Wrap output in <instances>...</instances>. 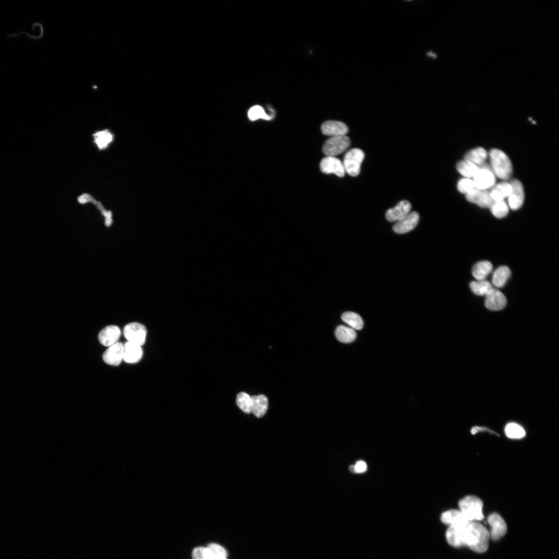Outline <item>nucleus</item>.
Segmentation results:
<instances>
[{
    "label": "nucleus",
    "instance_id": "1",
    "mask_svg": "<svg viewBox=\"0 0 559 559\" xmlns=\"http://www.w3.org/2000/svg\"><path fill=\"white\" fill-rule=\"evenodd\" d=\"M490 538L488 530L478 522H471L463 532V543L473 551L483 553L488 548Z\"/></svg>",
    "mask_w": 559,
    "mask_h": 559
},
{
    "label": "nucleus",
    "instance_id": "2",
    "mask_svg": "<svg viewBox=\"0 0 559 559\" xmlns=\"http://www.w3.org/2000/svg\"><path fill=\"white\" fill-rule=\"evenodd\" d=\"M491 168L494 175L504 180H508L513 172V166L508 156L499 150H492L489 153Z\"/></svg>",
    "mask_w": 559,
    "mask_h": 559
},
{
    "label": "nucleus",
    "instance_id": "3",
    "mask_svg": "<svg viewBox=\"0 0 559 559\" xmlns=\"http://www.w3.org/2000/svg\"><path fill=\"white\" fill-rule=\"evenodd\" d=\"M459 507L461 512L471 522L479 521L484 519L483 503L478 497L470 495L460 501Z\"/></svg>",
    "mask_w": 559,
    "mask_h": 559
},
{
    "label": "nucleus",
    "instance_id": "4",
    "mask_svg": "<svg viewBox=\"0 0 559 559\" xmlns=\"http://www.w3.org/2000/svg\"><path fill=\"white\" fill-rule=\"evenodd\" d=\"M364 152L358 148L349 150L345 155L344 167L349 175L356 177L360 173L361 165L365 159Z\"/></svg>",
    "mask_w": 559,
    "mask_h": 559
},
{
    "label": "nucleus",
    "instance_id": "5",
    "mask_svg": "<svg viewBox=\"0 0 559 559\" xmlns=\"http://www.w3.org/2000/svg\"><path fill=\"white\" fill-rule=\"evenodd\" d=\"M351 145V140L346 135L331 137L325 143L322 151L327 156H334L344 152Z\"/></svg>",
    "mask_w": 559,
    "mask_h": 559
},
{
    "label": "nucleus",
    "instance_id": "6",
    "mask_svg": "<svg viewBox=\"0 0 559 559\" xmlns=\"http://www.w3.org/2000/svg\"><path fill=\"white\" fill-rule=\"evenodd\" d=\"M124 333L128 342L141 346L146 343L147 329L141 323H129L125 327Z\"/></svg>",
    "mask_w": 559,
    "mask_h": 559
},
{
    "label": "nucleus",
    "instance_id": "7",
    "mask_svg": "<svg viewBox=\"0 0 559 559\" xmlns=\"http://www.w3.org/2000/svg\"><path fill=\"white\" fill-rule=\"evenodd\" d=\"M488 522L491 528V531L489 532L492 540L496 541L500 539L507 532V525L499 514H491L488 518Z\"/></svg>",
    "mask_w": 559,
    "mask_h": 559
},
{
    "label": "nucleus",
    "instance_id": "8",
    "mask_svg": "<svg viewBox=\"0 0 559 559\" xmlns=\"http://www.w3.org/2000/svg\"><path fill=\"white\" fill-rule=\"evenodd\" d=\"M320 169L323 173H334L339 177H343L345 172L343 163L334 156H326L320 163Z\"/></svg>",
    "mask_w": 559,
    "mask_h": 559
},
{
    "label": "nucleus",
    "instance_id": "9",
    "mask_svg": "<svg viewBox=\"0 0 559 559\" xmlns=\"http://www.w3.org/2000/svg\"><path fill=\"white\" fill-rule=\"evenodd\" d=\"M125 345L117 343L109 347L103 354V360L107 364L117 366L124 360Z\"/></svg>",
    "mask_w": 559,
    "mask_h": 559
},
{
    "label": "nucleus",
    "instance_id": "10",
    "mask_svg": "<svg viewBox=\"0 0 559 559\" xmlns=\"http://www.w3.org/2000/svg\"><path fill=\"white\" fill-rule=\"evenodd\" d=\"M512 192L508 197L509 205L513 211H517L523 205L525 199V193L522 183L517 179L513 180L511 183Z\"/></svg>",
    "mask_w": 559,
    "mask_h": 559
},
{
    "label": "nucleus",
    "instance_id": "11",
    "mask_svg": "<svg viewBox=\"0 0 559 559\" xmlns=\"http://www.w3.org/2000/svg\"><path fill=\"white\" fill-rule=\"evenodd\" d=\"M466 198L469 202L483 208H491L494 202L488 190L477 188L466 194Z\"/></svg>",
    "mask_w": 559,
    "mask_h": 559
},
{
    "label": "nucleus",
    "instance_id": "12",
    "mask_svg": "<svg viewBox=\"0 0 559 559\" xmlns=\"http://www.w3.org/2000/svg\"><path fill=\"white\" fill-rule=\"evenodd\" d=\"M473 180L476 188L488 190L495 186L496 181L494 172L486 169H480L473 177Z\"/></svg>",
    "mask_w": 559,
    "mask_h": 559
},
{
    "label": "nucleus",
    "instance_id": "13",
    "mask_svg": "<svg viewBox=\"0 0 559 559\" xmlns=\"http://www.w3.org/2000/svg\"><path fill=\"white\" fill-rule=\"evenodd\" d=\"M411 208V204L408 201L402 200L395 207L388 210L387 219L391 222L403 220L410 213Z\"/></svg>",
    "mask_w": 559,
    "mask_h": 559
},
{
    "label": "nucleus",
    "instance_id": "14",
    "mask_svg": "<svg viewBox=\"0 0 559 559\" xmlns=\"http://www.w3.org/2000/svg\"><path fill=\"white\" fill-rule=\"evenodd\" d=\"M486 307L492 311H499L503 309L507 303V300L504 295L500 291L493 289L486 296Z\"/></svg>",
    "mask_w": 559,
    "mask_h": 559
},
{
    "label": "nucleus",
    "instance_id": "15",
    "mask_svg": "<svg viewBox=\"0 0 559 559\" xmlns=\"http://www.w3.org/2000/svg\"><path fill=\"white\" fill-rule=\"evenodd\" d=\"M442 522L450 526H465L471 522L460 510H452L443 513L441 517Z\"/></svg>",
    "mask_w": 559,
    "mask_h": 559
},
{
    "label": "nucleus",
    "instance_id": "16",
    "mask_svg": "<svg viewBox=\"0 0 559 559\" xmlns=\"http://www.w3.org/2000/svg\"><path fill=\"white\" fill-rule=\"evenodd\" d=\"M120 328L115 325H110L104 328L99 335L100 343L106 346H110L118 343L121 337Z\"/></svg>",
    "mask_w": 559,
    "mask_h": 559
},
{
    "label": "nucleus",
    "instance_id": "17",
    "mask_svg": "<svg viewBox=\"0 0 559 559\" xmlns=\"http://www.w3.org/2000/svg\"><path fill=\"white\" fill-rule=\"evenodd\" d=\"M419 220V215L418 213H410L404 219L397 222L393 226V230L399 234L407 233L415 228Z\"/></svg>",
    "mask_w": 559,
    "mask_h": 559
},
{
    "label": "nucleus",
    "instance_id": "18",
    "mask_svg": "<svg viewBox=\"0 0 559 559\" xmlns=\"http://www.w3.org/2000/svg\"><path fill=\"white\" fill-rule=\"evenodd\" d=\"M321 129L323 134L331 137L346 135L348 132V128L344 122L335 121L325 122Z\"/></svg>",
    "mask_w": 559,
    "mask_h": 559
},
{
    "label": "nucleus",
    "instance_id": "19",
    "mask_svg": "<svg viewBox=\"0 0 559 559\" xmlns=\"http://www.w3.org/2000/svg\"><path fill=\"white\" fill-rule=\"evenodd\" d=\"M125 345L124 360L127 363L135 364L142 359L143 351L141 346L127 342Z\"/></svg>",
    "mask_w": 559,
    "mask_h": 559
},
{
    "label": "nucleus",
    "instance_id": "20",
    "mask_svg": "<svg viewBox=\"0 0 559 559\" xmlns=\"http://www.w3.org/2000/svg\"><path fill=\"white\" fill-rule=\"evenodd\" d=\"M467 526L449 527L447 532L446 538L450 545L454 547L464 546L463 543V532Z\"/></svg>",
    "mask_w": 559,
    "mask_h": 559
},
{
    "label": "nucleus",
    "instance_id": "21",
    "mask_svg": "<svg viewBox=\"0 0 559 559\" xmlns=\"http://www.w3.org/2000/svg\"><path fill=\"white\" fill-rule=\"evenodd\" d=\"M251 412L257 417L261 418L265 415L268 407V400L264 395L251 397Z\"/></svg>",
    "mask_w": 559,
    "mask_h": 559
},
{
    "label": "nucleus",
    "instance_id": "22",
    "mask_svg": "<svg viewBox=\"0 0 559 559\" xmlns=\"http://www.w3.org/2000/svg\"><path fill=\"white\" fill-rule=\"evenodd\" d=\"M489 192L491 197L494 202H499L510 195L512 192V187L510 183L503 182L494 186Z\"/></svg>",
    "mask_w": 559,
    "mask_h": 559
},
{
    "label": "nucleus",
    "instance_id": "23",
    "mask_svg": "<svg viewBox=\"0 0 559 559\" xmlns=\"http://www.w3.org/2000/svg\"><path fill=\"white\" fill-rule=\"evenodd\" d=\"M511 275V270L508 267H500L494 272L492 279L493 284L496 287H502L508 281Z\"/></svg>",
    "mask_w": 559,
    "mask_h": 559
},
{
    "label": "nucleus",
    "instance_id": "24",
    "mask_svg": "<svg viewBox=\"0 0 559 559\" xmlns=\"http://www.w3.org/2000/svg\"><path fill=\"white\" fill-rule=\"evenodd\" d=\"M335 335L339 342L344 344L353 342L357 337L356 331L354 329L344 325L337 327Z\"/></svg>",
    "mask_w": 559,
    "mask_h": 559
},
{
    "label": "nucleus",
    "instance_id": "25",
    "mask_svg": "<svg viewBox=\"0 0 559 559\" xmlns=\"http://www.w3.org/2000/svg\"><path fill=\"white\" fill-rule=\"evenodd\" d=\"M457 170L462 176L470 179L474 177L480 168L474 163L465 160L457 164Z\"/></svg>",
    "mask_w": 559,
    "mask_h": 559
},
{
    "label": "nucleus",
    "instance_id": "26",
    "mask_svg": "<svg viewBox=\"0 0 559 559\" xmlns=\"http://www.w3.org/2000/svg\"><path fill=\"white\" fill-rule=\"evenodd\" d=\"M493 265L489 261H480L473 268V274L477 280H483L492 272Z\"/></svg>",
    "mask_w": 559,
    "mask_h": 559
},
{
    "label": "nucleus",
    "instance_id": "27",
    "mask_svg": "<svg viewBox=\"0 0 559 559\" xmlns=\"http://www.w3.org/2000/svg\"><path fill=\"white\" fill-rule=\"evenodd\" d=\"M488 153L482 147H478L468 152L465 156V160L474 163L479 167L485 163Z\"/></svg>",
    "mask_w": 559,
    "mask_h": 559
},
{
    "label": "nucleus",
    "instance_id": "28",
    "mask_svg": "<svg viewBox=\"0 0 559 559\" xmlns=\"http://www.w3.org/2000/svg\"><path fill=\"white\" fill-rule=\"evenodd\" d=\"M343 321L354 330H361L364 327V322L359 314L353 312H346L343 314Z\"/></svg>",
    "mask_w": 559,
    "mask_h": 559
},
{
    "label": "nucleus",
    "instance_id": "29",
    "mask_svg": "<svg viewBox=\"0 0 559 559\" xmlns=\"http://www.w3.org/2000/svg\"><path fill=\"white\" fill-rule=\"evenodd\" d=\"M470 287L472 292L478 296H486L494 288L492 283L485 280L472 282Z\"/></svg>",
    "mask_w": 559,
    "mask_h": 559
},
{
    "label": "nucleus",
    "instance_id": "30",
    "mask_svg": "<svg viewBox=\"0 0 559 559\" xmlns=\"http://www.w3.org/2000/svg\"><path fill=\"white\" fill-rule=\"evenodd\" d=\"M505 433L509 438L512 439H519L525 437V430L523 428L517 424L509 423L505 427Z\"/></svg>",
    "mask_w": 559,
    "mask_h": 559
},
{
    "label": "nucleus",
    "instance_id": "31",
    "mask_svg": "<svg viewBox=\"0 0 559 559\" xmlns=\"http://www.w3.org/2000/svg\"><path fill=\"white\" fill-rule=\"evenodd\" d=\"M490 208L493 215L498 219L504 217L509 213V206L504 200L494 202Z\"/></svg>",
    "mask_w": 559,
    "mask_h": 559
},
{
    "label": "nucleus",
    "instance_id": "32",
    "mask_svg": "<svg viewBox=\"0 0 559 559\" xmlns=\"http://www.w3.org/2000/svg\"><path fill=\"white\" fill-rule=\"evenodd\" d=\"M236 403L243 412L247 414L251 413L252 399L247 393L240 392L236 398Z\"/></svg>",
    "mask_w": 559,
    "mask_h": 559
},
{
    "label": "nucleus",
    "instance_id": "33",
    "mask_svg": "<svg viewBox=\"0 0 559 559\" xmlns=\"http://www.w3.org/2000/svg\"><path fill=\"white\" fill-rule=\"evenodd\" d=\"M248 116L251 120L255 121L258 119L270 120L274 118V115H268L263 108L260 106H255L249 110Z\"/></svg>",
    "mask_w": 559,
    "mask_h": 559
},
{
    "label": "nucleus",
    "instance_id": "34",
    "mask_svg": "<svg viewBox=\"0 0 559 559\" xmlns=\"http://www.w3.org/2000/svg\"><path fill=\"white\" fill-rule=\"evenodd\" d=\"M93 136L95 138V143H97L101 150L107 147L109 143L111 142L112 139V134L109 133L108 130L95 133Z\"/></svg>",
    "mask_w": 559,
    "mask_h": 559
},
{
    "label": "nucleus",
    "instance_id": "35",
    "mask_svg": "<svg viewBox=\"0 0 559 559\" xmlns=\"http://www.w3.org/2000/svg\"><path fill=\"white\" fill-rule=\"evenodd\" d=\"M194 559H215L214 555L208 547H198L192 552Z\"/></svg>",
    "mask_w": 559,
    "mask_h": 559
},
{
    "label": "nucleus",
    "instance_id": "36",
    "mask_svg": "<svg viewBox=\"0 0 559 559\" xmlns=\"http://www.w3.org/2000/svg\"><path fill=\"white\" fill-rule=\"evenodd\" d=\"M457 189L460 193L468 194L476 189L473 180L468 178H463L459 181Z\"/></svg>",
    "mask_w": 559,
    "mask_h": 559
},
{
    "label": "nucleus",
    "instance_id": "37",
    "mask_svg": "<svg viewBox=\"0 0 559 559\" xmlns=\"http://www.w3.org/2000/svg\"><path fill=\"white\" fill-rule=\"evenodd\" d=\"M210 549H211L214 555L215 559L219 557H228V553H227L226 549L222 546L217 544H211L208 546Z\"/></svg>",
    "mask_w": 559,
    "mask_h": 559
},
{
    "label": "nucleus",
    "instance_id": "38",
    "mask_svg": "<svg viewBox=\"0 0 559 559\" xmlns=\"http://www.w3.org/2000/svg\"><path fill=\"white\" fill-rule=\"evenodd\" d=\"M354 473H365L366 469H367V466H366V462L364 461H359L357 462L356 465L354 466Z\"/></svg>",
    "mask_w": 559,
    "mask_h": 559
},
{
    "label": "nucleus",
    "instance_id": "39",
    "mask_svg": "<svg viewBox=\"0 0 559 559\" xmlns=\"http://www.w3.org/2000/svg\"><path fill=\"white\" fill-rule=\"evenodd\" d=\"M484 431L490 432L492 433H494V434H496V433H495V432L493 431V430H491L487 429V428H486V427H473V429H472V430H471V433H472V434H476L479 432H484Z\"/></svg>",
    "mask_w": 559,
    "mask_h": 559
},
{
    "label": "nucleus",
    "instance_id": "40",
    "mask_svg": "<svg viewBox=\"0 0 559 559\" xmlns=\"http://www.w3.org/2000/svg\"><path fill=\"white\" fill-rule=\"evenodd\" d=\"M429 55L430 56V57H432L433 58L435 57V55L434 54L432 53V52H430V53L429 54Z\"/></svg>",
    "mask_w": 559,
    "mask_h": 559
},
{
    "label": "nucleus",
    "instance_id": "41",
    "mask_svg": "<svg viewBox=\"0 0 559 559\" xmlns=\"http://www.w3.org/2000/svg\"><path fill=\"white\" fill-rule=\"evenodd\" d=\"M215 559H227V558L226 557H219V558H215Z\"/></svg>",
    "mask_w": 559,
    "mask_h": 559
}]
</instances>
